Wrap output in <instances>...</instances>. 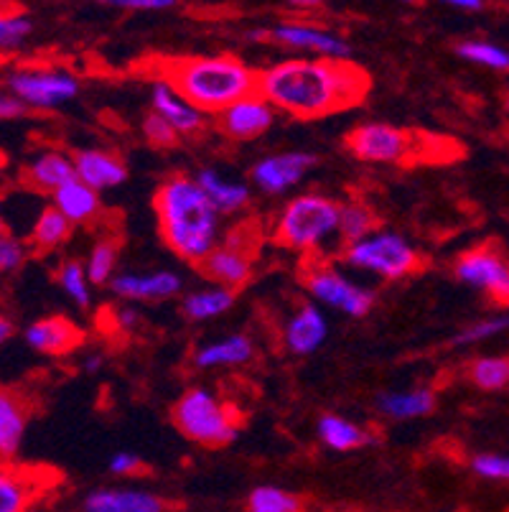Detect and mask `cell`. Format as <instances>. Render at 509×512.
<instances>
[{
	"instance_id": "cell-1",
	"label": "cell",
	"mask_w": 509,
	"mask_h": 512,
	"mask_svg": "<svg viewBox=\"0 0 509 512\" xmlns=\"http://www.w3.org/2000/svg\"><path fill=\"white\" fill-rule=\"evenodd\" d=\"M372 87L370 74L352 59L298 57L258 72V92L298 120H321L362 105Z\"/></svg>"
},
{
	"instance_id": "cell-2",
	"label": "cell",
	"mask_w": 509,
	"mask_h": 512,
	"mask_svg": "<svg viewBox=\"0 0 509 512\" xmlns=\"http://www.w3.org/2000/svg\"><path fill=\"white\" fill-rule=\"evenodd\" d=\"M158 232L168 250L184 263L199 265L222 242V214L217 212L194 176H171L153 197Z\"/></svg>"
},
{
	"instance_id": "cell-3",
	"label": "cell",
	"mask_w": 509,
	"mask_h": 512,
	"mask_svg": "<svg viewBox=\"0 0 509 512\" xmlns=\"http://www.w3.org/2000/svg\"><path fill=\"white\" fill-rule=\"evenodd\" d=\"M156 79L168 82L196 110L214 118L235 102L258 92V72L232 54L158 59Z\"/></svg>"
},
{
	"instance_id": "cell-4",
	"label": "cell",
	"mask_w": 509,
	"mask_h": 512,
	"mask_svg": "<svg viewBox=\"0 0 509 512\" xmlns=\"http://www.w3.org/2000/svg\"><path fill=\"white\" fill-rule=\"evenodd\" d=\"M344 146L364 164L403 166L413 161H448L443 146L451 141L436 136H420L413 130L387 123H362L344 136Z\"/></svg>"
},
{
	"instance_id": "cell-5",
	"label": "cell",
	"mask_w": 509,
	"mask_h": 512,
	"mask_svg": "<svg viewBox=\"0 0 509 512\" xmlns=\"http://www.w3.org/2000/svg\"><path fill=\"white\" fill-rule=\"evenodd\" d=\"M171 423L181 436L204 449H224L240 434L237 411L209 388H189L171 408Z\"/></svg>"
},
{
	"instance_id": "cell-6",
	"label": "cell",
	"mask_w": 509,
	"mask_h": 512,
	"mask_svg": "<svg viewBox=\"0 0 509 512\" xmlns=\"http://www.w3.org/2000/svg\"><path fill=\"white\" fill-rule=\"evenodd\" d=\"M339 220H342V204H336L324 194H301L278 214L273 240L280 248L311 258V253H316L331 235L339 232Z\"/></svg>"
},
{
	"instance_id": "cell-7",
	"label": "cell",
	"mask_w": 509,
	"mask_h": 512,
	"mask_svg": "<svg viewBox=\"0 0 509 512\" xmlns=\"http://www.w3.org/2000/svg\"><path fill=\"white\" fill-rule=\"evenodd\" d=\"M344 263L385 281H403L423 268V255L398 232L377 230L364 240L349 242L342 250Z\"/></svg>"
},
{
	"instance_id": "cell-8",
	"label": "cell",
	"mask_w": 509,
	"mask_h": 512,
	"mask_svg": "<svg viewBox=\"0 0 509 512\" xmlns=\"http://www.w3.org/2000/svg\"><path fill=\"white\" fill-rule=\"evenodd\" d=\"M301 278L311 299L319 301V306L342 311L352 319H362L375 306L372 291L352 283L339 268L319 258H306V263L301 265Z\"/></svg>"
},
{
	"instance_id": "cell-9",
	"label": "cell",
	"mask_w": 509,
	"mask_h": 512,
	"mask_svg": "<svg viewBox=\"0 0 509 512\" xmlns=\"http://www.w3.org/2000/svg\"><path fill=\"white\" fill-rule=\"evenodd\" d=\"M258 245V227L252 225V222H242L230 235L222 237L214 253L199 265V271H202L204 278L214 281V286L237 291V288H242L252 278Z\"/></svg>"
},
{
	"instance_id": "cell-10",
	"label": "cell",
	"mask_w": 509,
	"mask_h": 512,
	"mask_svg": "<svg viewBox=\"0 0 509 512\" xmlns=\"http://www.w3.org/2000/svg\"><path fill=\"white\" fill-rule=\"evenodd\" d=\"M6 92L16 97L26 110H54L79 95L77 74L59 67L13 69L6 79Z\"/></svg>"
},
{
	"instance_id": "cell-11",
	"label": "cell",
	"mask_w": 509,
	"mask_h": 512,
	"mask_svg": "<svg viewBox=\"0 0 509 512\" xmlns=\"http://www.w3.org/2000/svg\"><path fill=\"white\" fill-rule=\"evenodd\" d=\"M454 276L494 304L509 306V258L492 242L464 250L454 263Z\"/></svg>"
},
{
	"instance_id": "cell-12",
	"label": "cell",
	"mask_w": 509,
	"mask_h": 512,
	"mask_svg": "<svg viewBox=\"0 0 509 512\" xmlns=\"http://www.w3.org/2000/svg\"><path fill=\"white\" fill-rule=\"evenodd\" d=\"M252 39H270L275 44L288 46V49L316 54L319 59L352 57V46H349L344 36L334 34V31L324 29V26H314V23L303 21H283L268 31H255Z\"/></svg>"
},
{
	"instance_id": "cell-13",
	"label": "cell",
	"mask_w": 509,
	"mask_h": 512,
	"mask_svg": "<svg viewBox=\"0 0 509 512\" xmlns=\"http://www.w3.org/2000/svg\"><path fill=\"white\" fill-rule=\"evenodd\" d=\"M31 416L34 398L21 388L0 385V467H16Z\"/></svg>"
},
{
	"instance_id": "cell-14",
	"label": "cell",
	"mask_w": 509,
	"mask_h": 512,
	"mask_svg": "<svg viewBox=\"0 0 509 512\" xmlns=\"http://www.w3.org/2000/svg\"><path fill=\"white\" fill-rule=\"evenodd\" d=\"M316 161L319 158L308 151L273 153V156L260 158L258 164L252 166L250 179L265 194H286L306 179V174L314 169Z\"/></svg>"
},
{
	"instance_id": "cell-15",
	"label": "cell",
	"mask_w": 509,
	"mask_h": 512,
	"mask_svg": "<svg viewBox=\"0 0 509 512\" xmlns=\"http://www.w3.org/2000/svg\"><path fill=\"white\" fill-rule=\"evenodd\" d=\"M49 469L0 467V512H31L36 502L54 487Z\"/></svg>"
},
{
	"instance_id": "cell-16",
	"label": "cell",
	"mask_w": 509,
	"mask_h": 512,
	"mask_svg": "<svg viewBox=\"0 0 509 512\" xmlns=\"http://www.w3.org/2000/svg\"><path fill=\"white\" fill-rule=\"evenodd\" d=\"M275 110L260 92L245 97L217 115V128L230 141H255L275 123Z\"/></svg>"
},
{
	"instance_id": "cell-17",
	"label": "cell",
	"mask_w": 509,
	"mask_h": 512,
	"mask_svg": "<svg viewBox=\"0 0 509 512\" xmlns=\"http://www.w3.org/2000/svg\"><path fill=\"white\" fill-rule=\"evenodd\" d=\"M23 342L34 352H39V355L64 357L84 342V332L72 319L54 314L28 324L26 332H23Z\"/></svg>"
},
{
	"instance_id": "cell-18",
	"label": "cell",
	"mask_w": 509,
	"mask_h": 512,
	"mask_svg": "<svg viewBox=\"0 0 509 512\" xmlns=\"http://www.w3.org/2000/svg\"><path fill=\"white\" fill-rule=\"evenodd\" d=\"M151 113L161 115L179 136H196L207 125V115L196 110L179 90H174L163 79H156L151 87Z\"/></svg>"
},
{
	"instance_id": "cell-19",
	"label": "cell",
	"mask_w": 509,
	"mask_h": 512,
	"mask_svg": "<svg viewBox=\"0 0 509 512\" xmlns=\"http://www.w3.org/2000/svg\"><path fill=\"white\" fill-rule=\"evenodd\" d=\"M179 273L148 271V273H120L112 278L110 288L123 301H168L181 293Z\"/></svg>"
},
{
	"instance_id": "cell-20",
	"label": "cell",
	"mask_w": 509,
	"mask_h": 512,
	"mask_svg": "<svg viewBox=\"0 0 509 512\" xmlns=\"http://www.w3.org/2000/svg\"><path fill=\"white\" fill-rule=\"evenodd\" d=\"M72 158L77 179L95 189L97 194L123 186L128 181V166L118 153L102 151V148H82Z\"/></svg>"
},
{
	"instance_id": "cell-21",
	"label": "cell",
	"mask_w": 509,
	"mask_h": 512,
	"mask_svg": "<svg viewBox=\"0 0 509 512\" xmlns=\"http://www.w3.org/2000/svg\"><path fill=\"white\" fill-rule=\"evenodd\" d=\"M326 337H329V321L316 304L298 306L291 319L286 321V329H283V344L291 355L298 357L314 355L316 349L326 342Z\"/></svg>"
},
{
	"instance_id": "cell-22",
	"label": "cell",
	"mask_w": 509,
	"mask_h": 512,
	"mask_svg": "<svg viewBox=\"0 0 509 512\" xmlns=\"http://www.w3.org/2000/svg\"><path fill=\"white\" fill-rule=\"evenodd\" d=\"M74 179H77L74 158L64 151H56V148H46V151L31 156V161L23 169L26 186H31V189L41 194H51V197Z\"/></svg>"
},
{
	"instance_id": "cell-23",
	"label": "cell",
	"mask_w": 509,
	"mask_h": 512,
	"mask_svg": "<svg viewBox=\"0 0 509 512\" xmlns=\"http://www.w3.org/2000/svg\"><path fill=\"white\" fill-rule=\"evenodd\" d=\"M82 512H171L163 497L146 490H92L82 500Z\"/></svg>"
},
{
	"instance_id": "cell-24",
	"label": "cell",
	"mask_w": 509,
	"mask_h": 512,
	"mask_svg": "<svg viewBox=\"0 0 509 512\" xmlns=\"http://www.w3.org/2000/svg\"><path fill=\"white\" fill-rule=\"evenodd\" d=\"M255 355V344L247 334H230L217 342H209L194 352V365L202 370H214V367H237L245 365Z\"/></svg>"
},
{
	"instance_id": "cell-25",
	"label": "cell",
	"mask_w": 509,
	"mask_h": 512,
	"mask_svg": "<svg viewBox=\"0 0 509 512\" xmlns=\"http://www.w3.org/2000/svg\"><path fill=\"white\" fill-rule=\"evenodd\" d=\"M377 408L382 416L392 421H410V418H423L436 408V393L433 388H410V390H392L377 398Z\"/></svg>"
},
{
	"instance_id": "cell-26",
	"label": "cell",
	"mask_w": 509,
	"mask_h": 512,
	"mask_svg": "<svg viewBox=\"0 0 509 512\" xmlns=\"http://www.w3.org/2000/svg\"><path fill=\"white\" fill-rule=\"evenodd\" d=\"M196 184L202 186L209 202L217 207L219 214H235L250 204V186L242 181H227L219 171L204 169L194 176Z\"/></svg>"
},
{
	"instance_id": "cell-27",
	"label": "cell",
	"mask_w": 509,
	"mask_h": 512,
	"mask_svg": "<svg viewBox=\"0 0 509 512\" xmlns=\"http://www.w3.org/2000/svg\"><path fill=\"white\" fill-rule=\"evenodd\" d=\"M316 436L331 451H354L375 441V436L367 428L357 426V423L344 416H334V413H326V416L319 418Z\"/></svg>"
},
{
	"instance_id": "cell-28",
	"label": "cell",
	"mask_w": 509,
	"mask_h": 512,
	"mask_svg": "<svg viewBox=\"0 0 509 512\" xmlns=\"http://www.w3.org/2000/svg\"><path fill=\"white\" fill-rule=\"evenodd\" d=\"M51 199H54V207L59 209L72 225L92 222L97 217V212H100V194L79 179L69 181V184L62 186Z\"/></svg>"
},
{
	"instance_id": "cell-29",
	"label": "cell",
	"mask_w": 509,
	"mask_h": 512,
	"mask_svg": "<svg viewBox=\"0 0 509 512\" xmlns=\"http://www.w3.org/2000/svg\"><path fill=\"white\" fill-rule=\"evenodd\" d=\"M237 293L230 288L222 286H209L199 288V291L186 293L184 301H181V311H184L186 319L191 321H207L214 316H222L235 306Z\"/></svg>"
},
{
	"instance_id": "cell-30",
	"label": "cell",
	"mask_w": 509,
	"mask_h": 512,
	"mask_svg": "<svg viewBox=\"0 0 509 512\" xmlns=\"http://www.w3.org/2000/svg\"><path fill=\"white\" fill-rule=\"evenodd\" d=\"M74 225L64 217L54 204L44 207L36 217L34 227H31V248L39 250V253H54L56 248H62L64 242L72 237Z\"/></svg>"
},
{
	"instance_id": "cell-31",
	"label": "cell",
	"mask_w": 509,
	"mask_h": 512,
	"mask_svg": "<svg viewBox=\"0 0 509 512\" xmlns=\"http://www.w3.org/2000/svg\"><path fill=\"white\" fill-rule=\"evenodd\" d=\"M306 502L296 492H288L283 487L263 484L247 495L245 512H303Z\"/></svg>"
},
{
	"instance_id": "cell-32",
	"label": "cell",
	"mask_w": 509,
	"mask_h": 512,
	"mask_svg": "<svg viewBox=\"0 0 509 512\" xmlns=\"http://www.w3.org/2000/svg\"><path fill=\"white\" fill-rule=\"evenodd\" d=\"M120 258V242L115 237H100L90 248V255H87V276H90V283L95 286H105V283H112L115 278V268H118Z\"/></svg>"
},
{
	"instance_id": "cell-33",
	"label": "cell",
	"mask_w": 509,
	"mask_h": 512,
	"mask_svg": "<svg viewBox=\"0 0 509 512\" xmlns=\"http://www.w3.org/2000/svg\"><path fill=\"white\" fill-rule=\"evenodd\" d=\"M466 375H469L471 385L479 390H487V393L504 390L509 385V357H479L471 362Z\"/></svg>"
},
{
	"instance_id": "cell-34",
	"label": "cell",
	"mask_w": 509,
	"mask_h": 512,
	"mask_svg": "<svg viewBox=\"0 0 509 512\" xmlns=\"http://www.w3.org/2000/svg\"><path fill=\"white\" fill-rule=\"evenodd\" d=\"M456 54L464 62L479 64V67L494 69V72H509V49L482 39H466L456 44Z\"/></svg>"
},
{
	"instance_id": "cell-35",
	"label": "cell",
	"mask_w": 509,
	"mask_h": 512,
	"mask_svg": "<svg viewBox=\"0 0 509 512\" xmlns=\"http://www.w3.org/2000/svg\"><path fill=\"white\" fill-rule=\"evenodd\" d=\"M377 232V214L362 202L342 204V220H339V235L347 242H357Z\"/></svg>"
},
{
	"instance_id": "cell-36",
	"label": "cell",
	"mask_w": 509,
	"mask_h": 512,
	"mask_svg": "<svg viewBox=\"0 0 509 512\" xmlns=\"http://www.w3.org/2000/svg\"><path fill=\"white\" fill-rule=\"evenodd\" d=\"M56 281L59 286L64 288L69 299L79 306V309H87L92 301V293H90V276H87V268L84 263L79 260L67 258L62 265H59V271H56Z\"/></svg>"
},
{
	"instance_id": "cell-37",
	"label": "cell",
	"mask_w": 509,
	"mask_h": 512,
	"mask_svg": "<svg viewBox=\"0 0 509 512\" xmlns=\"http://www.w3.org/2000/svg\"><path fill=\"white\" fill-rule=\"evenodd\" d=\"M34 31V21L23 11H0V51L16 49Z\"/></svg>"
},
{
	"instance_id": "cell-38",
	"label": "cell",
	"mask_w": 509,
	"mask_h": 512,
	"mask_svg": "<svg viewBox=\"0 0 509 512\" xmlns=\"http://www.w3.org/2000/svg\"><path fill=\"white\" fill-rule=\"evenodd\" d=\"M509 329V316H492V319H482L469 324L466 329H461L459 334L454 337V344L464 347V344H479L484 339H492L497 334L507 332Z\"/></svg>"
},
{
	"instance_id": "cell-39",
	"label": "cell",
	"mask_w": 509,
	"mask_h": 512,
	"mask_svg": "<svg viewBox=\"0 0 509 512\" xmlns=\"http://www.w3.org/2000/svg\"><path fill=\"white\" fill-rule=\"evenodd\" d=\"M28 260V245L21 240V237L6 235L0 237V276H11V273H18L26 265Z\"/></svg>"
},
{
	"instance_id": "cell-40",
	"label": "cell",
	"mask_w": 509,
	"mask_h": 512,
	"mask_svg": "<svg viewBox=\"0 0 509 512\" xmlns=\"http://www.w3.org/2000/svg\"><path fill=\"white\" fill-rule=\"evenodd\" d=\"M469 467L489 482H509V454H476Z\"/></svg>"
},
{
	"instance_id": "cell-41",
	"label": "cell",
	"mask_w": 509,
	"mask_h": 512,
	"mask_svg": "<svg viewBox=\"0 0 509 512\" xmlns=\"http://www.w3.org/2000/svg\"><path fill=\"white\" fill-rule=\"evenodd\" d=\"M143 136L156 148H174L179 143V133L156 113H148L143 120Z\"/></svg>"
},
{
	"instance_id": "cell-42",
	"label": "cell",
	"mask_w": 509,
	"mask_h": 512,
	"mask_svg": "<svg viewBox=\"0 0 509 512\" xmlns=\"http://www.w3.org/2000/svg\"><path fill=\"white\" fill-rule=\"evenodd\" d=\"M110 472L118 474V477H135V474H143L146 464L138 454H130V451H118V454L110 456Z\"/></svg>"
},
{
	"instance_id": "cell-43",
	"label": "cell",
	"mask_w": 509,
	"mask_h": 512,
	"mask_svg": "<svg viewBox=\"0 0 509 512\" xmlns=\"http://www.w3.org/2000/svg\"><path fill=\"white\" fill-rule=\"evenodd\" d=\"M118 8L125 11H166V8H176L174 0H118Z\"/></svg>"
},
{
	"instance_id": "cell-44",
	"label": "cell",
	"mask_w": 509,
	"mask_h": 512,
	"mask_svg": "<svg viewBox=\"0 0 509 512\" xmlns=\"http://www.w3.org/2000/svg\"><path fill=\"white\" fill-rule=\"evenodd\" d=\"M26 113V107L11 97L8 92H0V120H13V118H21Z\"/></svg>"
},
{
	"instance_id": "cell-45",
	"label": "cell",
	"mask_w": 509,
	"mask_h": 512,
	"mask_svg": "<svg viewBox=\"0 0 509 512\" xmlns=\"http://www.w3.org/2000/svg\"><path fill=\"white\" fill-rule=\"evenodd\" d=\"M140 321V314L135 311V306H120L118 311H115V327L123 329V332H133L135 327H138Z\"/></svg>"
},
{
	"instance_id": "cell-46",
	"label": "cell",
	"mask_w": 509,
	"mask_h": 512,
	"mask_svg": "<svg viewBox=\"0 0 509 512\" xmlns=\"http://www.w3.org/2000/svg\"><path fill=\"white\" fill-rule=\"evenodd\" d=\"M448 6L456 8V11H464V13H479L487 8V3H484V0H451Z\"/></svg>"
},
{
	"instance_id": "cell-47",
	"label": "cell",
	"mask_w": 509,
	"mask_h": 512,
	"mask_svg": "<svg viewBox=\"0 0 509 512\" xmlns=\"http://www.w3.org/2000/svg\"><path fill=\"white\" fill-rule=\"evenodd\" d=\"M11 337H13V319L0 311V349L6 347V342H11Z\"/></svg>"
},
{
	"instance_id": "cell-48",
	"label": "cell",
	"mask_w": 509,
	"mask_h": 512,
	"mask_svg": "<svg viewBox=\"0 0 509 512\" xmlns=\"http://www.w3.org/2000/svg\"><path fill=\"white\" fill-rule=\"evenodd\" d=\"M100 365H102V357L97 355L87 357V360H84V372H97L100 370Z\"/></svg>"
},
{
	"instance_id": "cell-49",
	"label": "cell",
	"mask_w": 509,
	"mask_h": 512,
	"mask_svg": "<svg viewBox=\"0 0 509 512\" xmlns=\"http://www.w3.org/2000/svg\"><path fill=\"white\" fill-rule=\"evenodd\" d=\"M6 235V225H3V214H0V237Z\"/></svg>"
},
{
	"instance_id": "cell-50",
	"label": "cell",
	"mask_w": 509,
	"mask_h": 512,
	"mask_svg": "<svg viewBox=\"0 0 509 512\" xmlns=\"http://www.w3.org/2000/svg\"><path fill=\"white\" fill-rule=\"evenodd\" d=\"M339 512H357V510H339Z\"/></svg>"
}]
</instances>
